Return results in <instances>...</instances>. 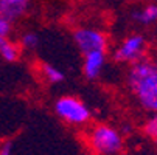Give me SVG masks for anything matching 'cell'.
<instances>
[{
	"mask_svg": "<svg viewBox=\"0 0 157 155\" xmlns=\"http://www.w3.org/2000/svg\"><path fill=\"white\" fill-rule=\"evenodd\" d=\"M128 87L136 95L140 105L148 112H157V64L139 61L128 73Z\"/></svg>",
	"mask_w": 157,
	"mask_h": 155,
	"instance_id": "cell-1",
	"label": "cell"
},
{
	"mask_svg": "<svg viewBox=\"0 0 157 155\" xmlns=\"http://www.w3.org/2000/svg\"><path fill=\"white\" fill-rule=\"evenodd\" d=\"M89 144L90 149L98 155H115L123 149L121 134L106 124H98L89 132Z\"/></svg>",
	"mask_w": 157,
	"mask_h": 155,
	"instance_id": "cell-2",
	"label": "cell"
},
{
	"mask_svg": "<svg viewBox=\"0 0 157 155\" xmlns=\"http://www.w3.org/2000/svg\"><path fill=\"white\" fill-rule=\"evenodd\" d=\"M56 115L69 124L82 126L90 120V109L75 96H61L55 102Z\"/></svg>",
	"mask_w": 157,
	"mask_h": 155,
	"instance_id": "cell-3",
	"label": "cell"
},
{
	"mask_svg": "<svg viewBox=\"0 0 157 155\" xmlns=\"http://www.w3.org/2000/svg\"><path fill=\"white\" fill-rule=\"evenodd\" d=\"M146 51V40L142 34L128 36L114 53V59L123 64H136L143 59Z\"/></svg>",
	"mask_w": 157,
	"mask_h": 155,
	"instance_id": "cell-4",
	"label": "cell"
},
{
	"mask_svg": "<svg viewBox=\"0 0 157 155\" xmlns=\"http://www.w3.org/2000/svg\"><path fill=\"white\" fill-rule=\"evenodd\" d=\"M73 40L82 54H86L89 51L106 50V47H107L106 34L101 33L100 30H94V28H78L73 33Z\"/></svg>",
	"mask_w": 157,
	"mask_h": 155,
	"instance_id": "cell-5",
	"label": "cell"
},
{
	"mask_svg": "<svg viewBox=\"0 0 157 155\" xmlns=\"http://www.w3.org/2000/svg\"><path fill=\"white\" fill-rule=\"evenodd\" d=\"M106 64V50L89 51L84 54V65L82 70L87 79H95L100 76L103 67Z\"/></svg>",
	"mask_w": 157,
	"mask_h": 155,
	"instance_id": "cell-6",
	"label": "cell"
},
{
	"mask_svg": "<svg viewBox=\"0 0 157 155\" xmlns=\"http://www.w3.org/2000/svg\"><path fill=\"white\" fill-rule=\"evenodd\" d=\"M25 11H27L25 3H14V2H8V0H0V16L10 22H14L19 17H22L25 14Z\"/></svg>",
	"mask_w": 157,
	"mask_h": 155,
	"instance_id": "cell-7",
	"label": "cell"
},
{
	"mask_svg": "<svg viewBox=\"0 0 157 155\" xmlns=\"http://www.w3.org/2000/svg\"><path fill=\"white\" fill-rule=\"evenodd\" d=\"M0 56L6 62H16L20 57V47L11 42L8 37H2L0 39Z\"/></svg>",
	"mask_w": 157,
	"mask_h": 155,
	"instance_id": "cell-8",
	"label": "cell"
},
{
	"mask_svg": "<svg viewBox=\"0 0 157 155\" xmlns=\"http://www.w3.org/2000/svg\"><path fill=\"white\" fill-rule=\"evenodd\" d=\"M132 19L139 24L148 25L152 22H157V5H148L132 14Z\"/></svg>",
	"mask_w": 157,
	"mask_h": 155,
	"instance_id": "cell-9",
	"label": "cell"
},
{
	"mask_svg": "<svg viewBox=\"0 0 157 155\" xmlns=\"http://www.w3.org/2000/svg\"><path fill=\"white\" fill-rule=\"evenodd\" d=\"M42 75L52 84H59V82L64 81V73L59 68H56L55 65H50V64H44L42 65Z\"/></svg>",
	"mask_w": 157,
	"mask_h": 155,
	"instance_id": "cell-10",
	"label": "cell"
},
{
	"mask_svg": "<svg viewBox=\"0 0 157 155\" xmlns=\"http://www.w3.org/2000/svg\"><path fill=\"white\" fill-rule=\"evenodd\" d=\"M37 43H39V37L36 33H25L24 36H22V47H25L28 50H34L37 47Z\"/></svg>",
	"mask_w": 157,
	"mask_h": 155,
	"instance_id": "cell-11",
	"label": "cell"
},
{
	"mask_svg": "<svg viewBox=\"0 0 157 155\" xmlns=\"http://www.w3.org/2000/svg\"><path fill=\"white\" fill-rule=\"evenodd\" d=\"M145 134L148 137H151V138H155L157 137V112H154V115L145 124Z\"/></svg>",
	"mask_w": 157,
	"mask_h": 155,
	"instance_id": "cell-12",
	"label": "cell"
},
{
	"mask_svg": "<svg viewBox=\"0 0 157 155\" xmlns=\"http://www.w3.org/2000/svg\"><path fill=\"white\" fill-rule=\"evenodd\" d=\"M11 24H13V22H10L5 17L0 16V39H2V37H8L11 34V28H13Z\"/></svg>",
	"mask_w": 157,
	"mask_h": 155,
	"instance_id": "cell-13",
	"label": "cell"
},
{
	"mask_svg": "<svg viewBox=\"0 0 157 155\" xmlns=\"http://www.w3.org/2000/svg\"><path fill=\"white\" fill-rule=\"evenodd\" d=\"M0 155H13V144L11 141H6L2 144V147H0Z\"/></svg>",
	"mask_w": 157,
	"mask_h": 155,
	"instance_id": "cell-14",
	"label": "cell"
},
{
	"mask_svg": "<svg viewBox=\"0 0 157 155\" xmlns=\"http://www.w3.org/2000/svg\"><path fill=\"white\" fill-rule=\"evenodd\" d=\"M8 2H14V3H25V5H27V3L30 2V0H8Z\"/></svg>",
	"mask_w": 157,
	"mask_h": 155,
	"instance_id": "cell-15",
	"label": "cell"
},
{
	"mask_svg": "<svg viewBox=\"0 0 157 155\" xmlns=\"http://www.w3.org/2000/svg\"><path fill=\"white\" fill-rule=\"evenodd\" d=\"M154 140H155V144H157V137H155V138H154Z\"/></svg>",
	"mask_w": 157,
	"mask_h": 155,
	"instance_id": "cell-16",
	"label": "cell"
}]
</instances>
